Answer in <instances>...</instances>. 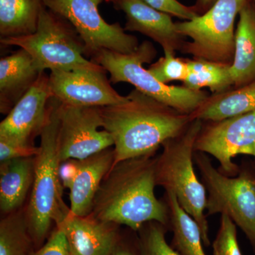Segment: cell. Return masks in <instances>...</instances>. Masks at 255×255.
Here are the masks:
<instances>
[{"label":"cell","instance_id":"6da1fadb","mask_svg":"<svg viewBox=\"0 0 255 255\" xmlns=\"http://www.w3.org/2000/svg\"><path fill=\"white\" fill-rule=\"evenodd\" d=\"M155 163L156 157L149 155L114 164L101 184L90 214L134 231L151 221L169 228L167 204L155 194Z\"/></svg>","mask_w":255,"mask_h":255},{"label":"cell","instance_id":"7a4b0ae2","mask_svg":"<svg viewBox=\"0 0 255 255\" xmlns=\"http://www.w3.org/2000/svg\"><path fill=\"white\" fill-rule=\"evenodd\" d=\"M128 100L100 107L103 128L113 137L114 164L126 159L155 156L162 144L189 125L191 115L182 113L135 89Z\"/></svg>","mask_w":255,"mask_h":255},{"label":"cell","instance_id":"3957f363","mask_svg":"<svg viewBox=\"0 0 255 255\" xmlns=\"http://www.w3.org/2000/svg\"><path fill=\"white\" fill-rule=\"evenodd\" d=\"M61 102L50 97L39 153L36 157L34 179L25 216L33 243L41 246L52 224L60 226L70 213L63 199L59 155V111Z\"/></svg>","mask_w":255,"mask_h":255},{"label":"cell","instance_id":"277c9868","mask_svg":"<svg viewBox=\"0 0 255 255\" xmlns=\"http://www.w3.org/2000/svg\"><path fill=\"white\" fill-rule=\"evenodd\" d=\"M200 119H193L177 136L162 144V152L156 157V185L173 193L179 205L200 228L204 246H211L209 226L205 214L207 195L204 184L194 168V146L202 127Z\"/></svg>","mask_w":255,"mask_h":255},{"label":"cell","instance_id":"5b68a950","mask_svg":"<svg viewBox=\"0 0 255 255\" xmlns=\"http://www.w3.org/2000/svg\"><path fill=\"white\" fill-rule=\"evenodd\" d=\"M157 50L150 41H143L129 54L101 50L90 59L110 74L111 83L128 82L142 93L182 113L194 114L209 97L207 92L192 90L184 86L166 85L156 79L144 63H150Z\"/></svg>","mask_w":255,"mask_h":255},{"label":"cell","instance_id":"8992f818","mask_svg":"<svg viewBox=\"0 0 255 255\" xmlns=\"http://www.w3.org/2000/svg\"><path fill=\"white\" fill-rule=\"evenodd\" d=\"M3 46L23 48L41 71H71L103 68L85 57L86 47L70 21L44 6L36 32L0 40Z\"/></svg>","mask_w":255,"mask_h":255},{"label":"cell","instance_id":"52a82bcc","mask_svg":"<svg viewBox=\"0 0 255 255\" xmlns=\"http://www.w3.org/2000/svg\"><path fill=\"white\" fill-rule=\"evenodd\" d=\"M194 160L208 193L206 216L227 214L255 253V159L243 162L235 177L221 173L204 152H194Z\"/></svg>","mask_w":255,"mask_h":255},{"label":"cell","instance_id":"ba28073f","mask_svg":"<svg viewBox=\"0 0 255 255\" xmlns=\"http://www.w3.org/2000/svg\"><path fill=\"white\" fill-rule=\"evenodd\" d=\"M250 1L218 0L204 14L175 23L178 33L191 40L185 42L181 51L194 58L232 65L236 18Z\"/></svg>","mask_w":255,"mask_h":255},{"label":"cell","instance_id":"9c48e42d","mask_svg":"<svg viewBox=\"0 0 255 255\" xmlns=\"http://www.w3.org/2000/svg\"><path fill=\"white\" fill-rule=\"evenodd\" d=\"M104 0H43L48 9L72 23L85 47V57L91 58L101 50L129 54L138 48V40L126 33L120 23L103 19L99 6Z\"/></svg>","mask_w":255,"mask_h":255},{"label":"cell","instance_id":"30bf717a","mask_svg":"<svg viewBox=\"0 0 255 255\" xmlns=\"http://www.w3.org/2000/svg\"><path fill=\"white\" fill-rule=\"evenodd\" d=\"M194 150L213 156L220 164L221 173L238 175L240 165L233 162L235 157L246 155L255 159V112L217 122H203Z\"/></svg>","mask_w":255,"mask_h":255},{"label":"cell","instance_id":"8fae6325","mask_svg":"<svg viewBox=\"0 0 255 255\" xmlns=\"http://www.w3.org/2000/svg\"><path fill=\"white\" fill-rule=\"evenodd\" d=\"M59 155L61 162L84 159L114 147L112 135L102 128L100 107L61 103L59 111Z\"/></svg>","mask_w":255,"mask_h":255},{"label":"cell","instance_id":"7c38bea8","mask_svg":"<svg viewBox=\"0 0 255 255\" xmlns=\"http://www.w3.org/2000/svg\"><path fill=\"white\" fill-rule=\"evenodd\" d=\"M105 68L51 71L49 85L52 97L65 105L106 107L128 100L116 91Z\"/></svg>","mask_w":255,"mask_h":255},{"label":"cell","instance_id":"4fadbf2b","mask_svg":"<svg viewBox=\"0 0 255 255\" xmlns=\"http://www.w3.org/2000/svg\"><path fill=\"white\" fill-rule=\"evenodd\" d=\"M114 162V147L86 159L62 162L60 179L63 187L70 191V214L79 216L91 214L96 194Z\"/></svg>","mask_w":255,"mask_h":255},{"label":"cell","instance_id":"5bb4252c","mask_svg":"<svg viewBox=\"0 0 255 255\" xmlns=\"http://www.w3.org/2000/svg\"><path fill=\"white\" fill-rule=\"evenodd\" d=\"M51 97L49 75L44 72L0 123V137L33 144L44 127Z\"/></svg>","mask_w":255,"mask_h":255},{"label":"cell","instance_id":"9a60e30c","mask_svg":"<svg viewBox=\"0 0 255 255\" xmlns=\"http://www.w3.org/2000/svg\"><path fill=\"white\" fill-rule=\"evenodd\" d=\"M114 9L125 13L124 29L149 37L162 47L164 53L182 50L186 37L178 33L172 16L151 7L142 0H107Z\"/></svg>","mask_w":255,"mask_h":255},{"label":"cell","instance_id":"2e32d148","mask_svg":"<svg viewBox=\"0 0 255 255\" xmlns=\"http://www.w3.org/2000/svg\"><path fill=\"white\" fill-rule=\"evenodd\" d=\"M68 241L72 255H110L121 241L118 225L96 219L91 214L69 213L58 226Z\"/></svg>","mask_w":255,"mask_h":255},{"label":"cell","instance_id":"e0dca14e","mask_svg":"<svg viewBox=\"0 0 255 255\" xmlns=\"http://www.w3.org/2000/svg\"><path fill=\"white\" fill-rule=\"evenodd\" d=\"M41 71L26 50L19 48L0 60V112L8 114L41 76Z\"/></svg>","mask_w":255,"mask_h":255},{"label":"cell","instance_id":"ac0fdd59","mask_svg":"<svg viewBox=\"0 0 255 255\" xmlns=\"http://www.w3.org/2000/svg\"><path fill=\"white\" fill-rule=\"evenodd\" d=\"M36 157L0 162V210L3 214L22 209L33 185Z\"/></svg>","mask_w":255,"mask_h":255},{"label":"cell","instance_id":"d6986e66","mask_svg":"<svg viewBox=\"0 0 255 255\" xmlns=\"http://www.w3.org/2000/svg\"><path fill=\"white\" fill-rule=\"evenodd\" d=\"M231 70L235 88L255 81V5L251 0L239 14Z\"/></svg>","mask_w":255,"mask_h":255},{"label":"cell","instance_id":"ffe728a7","mask_svg":"<svg viewBox=\"0 0 255 255\" xmlns=\"http://www.w3.org/2000/svg\"><path fill=\"white\" fill-rule=\"evenodd\" d=\"M253 112H255V81L209 95L191 117L202 122H217Z\"/></svg>","mask_w":255,"mask_h":255},{"label":"cell","instance_id":"44dd1931","mask_svg":"<svg viewBox=\"0 0 255 255\" xmlns=\"http://www.w3.org/2000/svg\"><path fill=\"white\" fill-rule=\"evenodd\" d=\"M163 200L169 213V230L173 233L170 246L179 255H206L200 228L179 205L173 193L165 191Z\"/></svg>","mask_w":255,"mask_h":255},{"label":"cell","instance_id":"7402d4cb","mask_svg":"<svg viewBox=\"0 0 255 255\" xmlns=\"http://www.w3.org/2000/svg\"><path fill=\"white\" fill-rule=\"evenodd\" d=\"M44 6L43 0H0V38L34 33Z\"/></svg>","mask_w":255,"mask_h":255},{"label":"cell","instance_id":"603a6c76","mask_svg":"<svg viewBox=\"0 0 255 255\" xmlns=\"http://www.w3.org/2000/svg\"><path fill=\"white\" fill-rule=\"evenodd\" d=\"M188 74L183 86L192 90L209 88L213 94L227 91L234 87L231 65L194 58L187 59Z\"/></svg>","mask_w":255,"mask_h":255},{"label":"cell","instance_id":"cb8c5ba5","mask_svg":"<svg viewBox=\"0 0 255 255\" xmlns=\"http://www.w3.org/2000/svg\"><path fill=\"white\" fill-rule=\"evenodd\" d=\"M33 245L25 210L5 215L0 221V255H29Z\"/></svg>","mask_w":255,"mask_h":255},{"label":"cell","instance_id":"d4e9b609","mask_svg":"<svg viewBox=\"0 0 255 255\" xmlns=\"http://www.w3.org/2000/svg\"><path fill=\"white\" fill-rule=\"evenodd\" d=\"M168 230L157 221L145 223L138 231L137 243L140 255H179L166 241Z\"/></svg>","mask_w":255,"mask_h":255},{"label":"cell","instance_id":"484cf974","mask_svg":"<svg viewBox=\"0 0 255 255\" xmlns=\"http://www.w3.org/2000/svg\"><path fill=\"white\" fill-rule=\"evenodd\" d=\"M147 70L159 82L166 85L174 81L183 82L188 74L187 59L176 58L175 53L167 52Z\"/></svg>","mask_w":255,"mask_h":255},{"label":"cell","instance_id":"4316f807","mask_svg":"<svg viewBox=\"0 0 255 255\" xmlns=\"http://www.w3.org/2000/svg\"><path fill=\"white\" fill-rule=\"evenodd\" d=\"M214 255H243L237 236V226L226 214H221L220 227L212 244Z\"/></svg>","mask_w":255,"mask_h":255},{"label":"cell","instance_id":"83f0119b","mask_svg":"<svg viewBox=\"0 0 255 255\" xmlns=\"http://www.w3.org/2000/svg\"><path fill=\"white\" fill-rule=\"evenodd\" d=\"M40 147L34 144L23 143L0 137V162L8 159L36 157L39 153Z\"/></svg>","mask_w":255,"mask_h":255},{"label":"cell","instance_id":"f1b7e54d","mask_svg":"<svg viewBox=\"0 0 255 255\" xmlns=\"http://www.w3.org/2000/svg\"><path fill=\"white\" fill-rule=\"evenodd\" d=\"M151 7L169 14V16L181 18L184 21L193 19L199 16L194 6H188L178 0H142Z\"/></svg>","mask_w":255,"mask_h":255},{"label":"cell","instance_id":"f546056e","mask_svg":"<svg viewBox=\"0 0 255 255\" xmlns=\"http://www.w3.org/2000/svg\"><path fill=\"white\" fill-rule=\"evenodd\" d=\"M29 255H72L68 241L63 231L55 227L46 243L38 251H33Z\"/></svg>","mask_w":255,"mask_h":255},{"label":"cell","instance_id":"4dcf8cb0","mask_svg":"<svg viewBox=\"0 0 255 255\" xmlns=\"http://www.w3.org/2000/svg\"><path fill=\"white\" fill-rule=\"evenodd\" d=\"M110 255H140V253L137 243L136 248H133L129 245L124 243L121 240Z\"/></svg>","mask_w":255,"mask_h":255},{"label":"cell","instance_id":"1f68e13d","mask_svg":"<svg viewBox=\"0 0 255 255\" xmlns=\"http://www.w3.org/2000/svg\"><path fill=\"white\" fill-rule=\"evenodd\" d=\"M218 0H196L194 6L197 14L201 15L207 11Z\"/></svg>","mask_w":255,"mask_h":255},{"label":"cell","instance_id":"d6a6232c","mask_svg":"<svg viewBox=\"0 0 255 255\" xmlns=\"http://www.w3.org/2000/svg\"></svg>","mask_w":255,"mask_h":255}]
</instances>
